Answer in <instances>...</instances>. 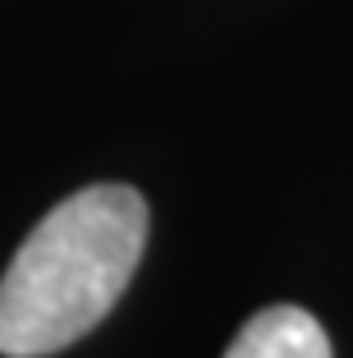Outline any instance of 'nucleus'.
Returning <instances> with one entry per match:
<instances>
[{"label":"nucleus","instance_id":"obj_1","mask_svg":"<svg viewBox=\"0 0 353 358\" xmlns=\"http://www.w3.org/2000/svg\"><path fill=\"white\" fill-rule=\"evenodd\" d=\"M147 248V202L129 184L64 198L0 275V354L46 358L83 340L120 303Z\"/></svg>","mask_w":353,"mask_h":358},{"label":"nucleus","instance_id":"obj_2","mask_svg":"<svg viewBox=\"0 0 353 358\" xmlns=\"http://www.w3.org/2000/svg\"><path fill=\"white\" fill-rule=\"evenodd\" d=\"M225 358H335V354L322 322L308 308L275 303L243 322V331L225 349Z\"/></svg>","mask_w":353,"mask_h":358}]
</instances>
